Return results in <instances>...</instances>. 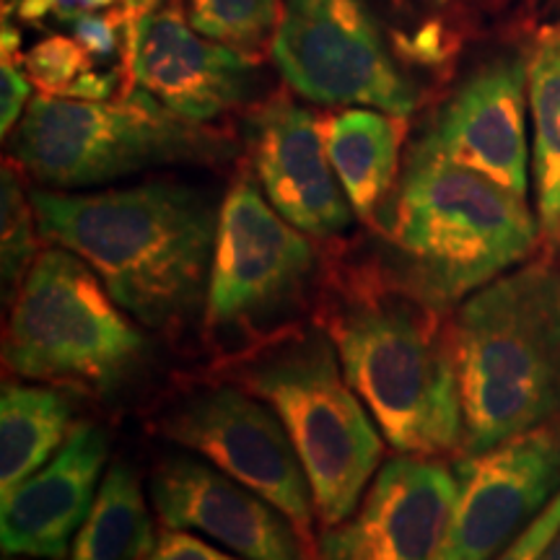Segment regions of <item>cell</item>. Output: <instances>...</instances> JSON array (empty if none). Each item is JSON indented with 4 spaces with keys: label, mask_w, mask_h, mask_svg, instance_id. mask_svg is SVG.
<instances>
[{
    "label": "cell",
    "mask_w": 560,
    "mask_h": 560,
    "mask_svg": "<svg viewBox=\"0 0 560 560\" xmlns=\"http://www.w3.org/2000/svg\"><path fill=\"white\" fill-rule=\"evenodd\" d=\"M39 236L79 255L151 332L185 330L206 310L221 208L156 179L100 192L32 190Z\"/></svg>",
    "instance_id": "cell-1"
},
{
    "label": "cell",
    "mask_w": 560,
    "mask_h": 560,
    "mask_svg": "<svg viewBox=\"0 0 560 560\" xmlns=\"http://www.w3.org/2000/svg\"><path fill=\"white\" fill-rule=\"evenodd\" d=\"M387 278L350 276L322 310L350 387L400 454L462 452L465 420L450 325Z\"/></svg>",
    "instance_id": "cell-2"
},
{
    "label": "cell",
    "mask_w": 560,
    "mask_h": 560,
    "mask_svg": "<svg viewBox=\"0 0 560 560\" xmlns=\"http://www.w3.org/2000/svg\"><path fill=\"white\" fill-rule=\"evenodd\" d=\"M382 229L380 276L441 314L527 262L542 234L527 198L416 145Z\"/></svg>",
    "instance_id": "cell-3"
},
{
    "label": "cell",
    "mask_w": 560,
    "mask_h": 560,
    "mask_svg": "<svg viewBox=\"0 0 560 560\" xmlns=\"http://www.w3.org/2000/svg\"><path fill=\"white\" fill-rule=\"evenodd\" d=\"M465 441L478 454L560 418V272L524 262L467 296L450 322Z\"/></svg>",
    "instance_id": "cell-4"
},
{
    "label": "cell",
    "mask_w": 560,
    "mask_h": 560,
    "mask_svg": "<svg viewBox=\"0 0 560 560\" xmlns=\"http://www.w3.org/2000/svg\"><path fill=\"white\" fill-rule=\"evenodd\" d=\"M234 382L270 405L310 478L322 529L346 522L384 457V433L322 327H296L234 361Z\"/></svg>",
    "instance_id": "cell-5"
},
{
    "label": "cell",
    "mask_w": 560,
    "mask_h": 560,
    "mask_svg": "<svg viewBox=\"0 0 560 560\" xmlns=\"http://www.w3.org/2000/svg\"><path fill=\"white\" fill-rule=\"evenodd\" d=\"M11 153L39 185L83 190L156 166L221 164L234 143L132 86L117 102L34 96L11 132Z\"/></svg>",
    "instance_id": "cell-6"
},
{
    "label": "cell",
    "mask_w": 560,
    "mask_h": 560,
    "mask_svg": "<svg viewBox=\"0 0 560 560\" xmlns=\"http://www.w3.org/2000/svg\"><path fill=\"white\" fill-rule=\"evenodd\" d=\"M149 338L112 299L102 278L66 247L39 252L3 335L11 374L86 395H112L136 380Z\"/></svg>",
    "instance_id": "cell-7"
},
{
    "label": "cell",
    "mask_w": 560,
    "mask_h": 560,
    "mask_svg": "<svg viewBox=\"0 0 560 560\" xmlns=\"http://www.w3.org/2000/svg\"><path fill=\"white\" fill-rule=\"evenodd\" d=\"M317 272L312 236L291 226L242 172L221 202L202 310L208 346L236 361L296 330Z\"/></svg>",
    "instance_id": "cell-8"
},
{
    "label": "cell",
    "mask_w": 560,
    "mask_h": 560,
    "mask_svg": "<svg viewBox=\"0 0 560 560\" xmlns=\"http://www.w3.org/2000/svg\"><path fill=\"white\" fill-rule=\"evenodd\" d=\"M285 83L314 104L416 109V89L389 58L366 0H285L270 42Z\"/></svg>",
    "instance_id": "cell-9"
},
{
    "label": "cell",
    "mask_w": 560,
    "mask_h": 560,
    "mask_svg": "<svg viewBox=\"0 0 560 560\" xmlns=\"http://www.w3.org/2000/svg\"><path fill=\"white\" fill-rule=\"evenodd\" d=\"M161 433L240 480L314 540V495L296 446L268 402L236 382L195 389L161 416Z\"/></svg>",
    "instance_id": "cell-10"
},
{
    "label": "cell",
    "mask_w": 560,
    "mask_h": 560,
    "mask_svg": "<svg viewBox=\"0 0 560 560\" xmlns=\"http://www.w3.org/2000/svg\"><path fill=\"white\" fill-rule=\"evenodd\" d=\"M457 509L441 560H490L560 493V418L454 465Z\"/></svg>",
    "instance_id": "cell-11"
},
{
    "label": "cell",
    "mask_w": 560,
    "mask_h": 560,
    "mask_svg": "<svg viewBox=\"0 0 560 560\" xmlns=\"http://www.w3.org/2000/svg\"><path fill=\"white\" fill-rule=\"evenodd\" d=\"M459 482L439 457L397 454L346 522L317 540V560H441Z\"/></svg>",
    "instance_id": "cell-12"
},
{
    "label": "cell",
    "mask_w": 560,
    "mask_h": 560,
    "mask_svg": "<svg viewBox=\"0 0 560 560\" xmlns=\"http://www.w3.org/2000/svg\"><path fill=\"white\" fill-rule=\"evenodd\" d=\"M255 58L200 34L174 0H153L128 21L136 89L190 122L208 125L247 100Z\"/></svg>",
    "instance_id": "cell-13"
},
{
    "label": "cell",
    "mask_w": 560,
    "mask_h": 560,
    "mask_svg": "<svg viewBox=\"0 0 560 560\" xmlns=\"http://www.w3.org/2000/svg\"><path fill=\"white\" fill-rule=\"evenodd\" d=\"M149 499L166 529L208 537L244 560H317L283 511L210 462L166 457L151 472Z\"/></svg>",
    "instance_id": "cell-14"
},
{
    "label": "cell",
    "mask_w": 560,
    "mask_h": 560,
    "mask_svg": "<svg viewBox=\"0 0 560 560\" xmlns=\"http://www.w3.org/2000/svg\"><path fill=\"white\" fill-rule=\"evenodd\" d=\"M252 166L265 198L312 240H332L353 223V208L327 156L322 120L276 94L247 120Z\"/></svg>",
    "instance_id": "cell-15"
},
{
    "label": "cell",
    "mask_w": 560,
    "mask_h": 560,
    "mask_svg": "<svg viewBox=\"0 0 560 560\" xmlns=\"http://www.w3.org/2000/svg\"><path fill=\"white\" fill-rule=\"evenodd\" d=\"M527 66L501 60L462 83L433 117L416 149L488 177L509 192L527 198Z\"/></svg>",
    "instance_id": "cell-16"
},
{
    "label": "cell",
    "mask_w": 560,
    "mask_h": 560,
    "mask_svg": "<svg viewBox=\"0 0 560 560\" xmlns=\"http://www.w3.org/2000/svg\"><path fill=\"white\" fill-rule=\"evenodd\" d=\"M107 457V433L81 423L45 467L0 495L3 556L66 560L100 493Z\"/></svg>",
    "instance_id": "cell-17"
},
{
    "label": "cell",
    "mask_w": 560,
    "mask_h": 560,
    "mask_svg": "<svg viewBox=\"0 0 560 560\" xmlns=\"http://www.w3.org/2000/svg\"><path fill=\"white\" fill-rule=\"evenodd\" d=\"M405 117L380 109H340L322 120L327 156L350 208L366 223H380L400 182Z\"/></svg>",
    "instance_id": "cell-18"
},
{
    "label": "cell",
    "mask_w": 560,
    "mask_h": 560,
    "mask_svg": "<svg viewBox=\"0 0 560 560\" xmlns=\"http://www.w3.org/2000/svg\"><path fill=\"white\" fill-rule=\"evenodd\" d=\"M73 429L66 392L5 382L0 389V495L45 467Z\"/></svg>",
    "instance_id": "cell-19"
},
{
    "label": "cell",
    "mask_w": 560,
    "mask_h": 560,
    "mask_svg": "<svg viewBox=\"0 0 560 560\" xmlns=\"http://www.w3.org/2000/svg\"><path fill=\"white\" fill-rule=\"evenodd\" d=\"M151 509L138 472L128 462H112L68 560H145L159 542Z\"/></svg>",
    "instance_id": "cell-20"
},
{
    "label": "cell",
    "mask_w": 560,
    "mask_h": 560,
    "mask_svg": "<svg viewBox=\"0 0 560 560\" xmlns=\"http://www.w3.org/2000/svg\"><path fill=\"white\" fill-rule=\"evenodd\" d=\"M532 115V182L540 231L560 242V30L535 47L527 62Z\"/></svg>",
    "instance_id": "cell-21"
},
{
    "label": "cell",
    "mask_w": 560,
    "mask_h": 560,
    "mask_svg": "<svg viewBox=\"0 0 560 560\" xmlns=\"http://www.w3.org/2000/svg\"><path fill=\"white\" fill-rule=\"evenodd\" d=\"M24 70L42 94L60 100L104 102L117 89L115 70H100L94 55L83 50L73 37L52 34L24 55Z\"/></svg>",
    "instance_id": "cell-22"
},
{
    "label": "cell",
    "mask_w": 560,
    "mask_h": 560,
    "mask_svg": "<svg viewBox=\"0 0 560 560\" xmlns=\"http://www.w3.org/2000/svg\"><path fill=\"white\" fill-rule=\"evenodd\" d=\"M206 37L223 42L257 60L276 34L280 0H174Z\"/></svg>",
    "instance_id": "cell-23"
},
{
    "label": "cell",
    "mask_w": 560,
    "mask_h": 560,
    "mask_svg": "<svg viewBox=\"0 0 560 560\" xmlns=\"http://www.w3.org/2000/svg\"><path fill=\"white\" fill-rule=\"evenodd\" d=\"M37 213L32 206V192L24 190L19 179V166L5 161L0 174V268H3L5 299L16 291L37 262Z\"/></svg>",
    "instance_id": "cell-24"
},
{
    "label": "cell",
    "mask_w": 560,
    "mask_h": 560,
    "mask_svg": "<svg viewBox=\"0 0 560 560\" xmlns=\"http://www.w3.org/2000/svg\"><path fill=\"white\" fill-rule=\"evenodd\" d=\"M21 60L24 58H19V34L3 24V66H0V132L3 138H9V132L21 122L32 100L34 83L26 70H21L24 66Z\"/></svg>",
    "instance_id": "cell-25"
},
{
    "label": "cell",
    "mask_w": 560,
    "mask_h": 560,
    "mask_svg": "<svg viewBox=\"0 0 560 560\" xmlns=\"http://www.w3.org/2000/svg\"><path fill=\"white\" fill-rule=\"evenodd\" d=\"M136 16L130 9L120 11H96L86 13V16L75 19L73 24V39L79 42L83 50L94 55V58H109L120 47V26Z\"/></svg>",
    "instance_id": "cell-26"
},
{
    "label": "cell",
    "mask_w": 560,
    "mask_h": 560,
    "mask_svg": "<svg viewBox=\"0 0 560 560\" xmlns=\"http://www.w3.org/2000/svg\"><path fill=\"white\" fill-rule=\"evenodd\" d=\"M560 529V493L548 503V509L529 524L527 529L516 537L514 542H509L499 556L490 560H540L542 552L548 550L552 537Z\"/></svg>",
    "instance_id": "cell-27"
},
{
    "label": "cell",
    "mask_w": 560,
    "mask_h": 560,
    "mask_svg": "<svg viewBox=\"0 0 560 560\" xmlns=\"http://www.w3.org/2000/svg\"><path fill=\"white\" fill-rule=\"evenodd\" d=\"M145 560H244L229 550H219L202 537L182 529H164Z\"/></svg>",
    "instance_id": "cell-28"
},
{
    "label": "cell",
    "mask_w": 560,
    "mask_h": 560,
    "mask_svg": "<svg viewBox=\"0 0 560 560\" xmlns=\"http://www.w3.org/2000/svg\"><path fill=\"white\" fill-rule=\"evenodd\" d=\"M120 0H16V13L24 21H62V24H73L75 19L86 16V13L109 11Z\"/></svg>",
    "instance_id": "cell-29"
},
{
    "label": "cell",
    "mask_w": 560,
    "mask_h": 560,
    "mask_svg": "<svg viewBox=\"0 0 560 560\" xmlns=\"http://www.w3.org/2000/svg\"><path fill=\"white\" fill-rule=\"evenodd\" d=\"M540 560H560V529H558V535L552 537V542L548 545V550L542 552Z\"/></svg>",
    "instance_id": "cell-30"
},
{
    "label": "cell",
    "mask_w": 560,
    "mask_h": 560,
    "mask_svg": "<svg viewBox=\"0 0 560 560\" xmlns=\"http://www.w3.org/2000/svg\"><path fill=\"white\" fill-rule=\"evenodd\" d=\"M3 560H37V558H26V556H5Z\"/></svg>",
    "instance_id": "cell-31"
}]
</instances>
